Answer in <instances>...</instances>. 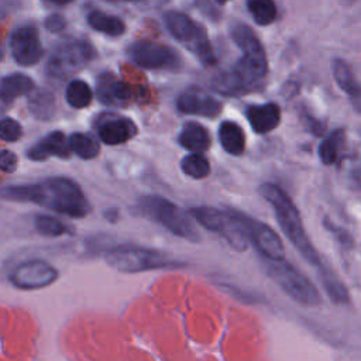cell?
<instances>
[{
    "instance_id": "6da1fadb",
    "label": "cell",
    "mask_w": 361,
    "mask_h": 361,
    "mask_svg": "<svg viewBox=\"0 0 361 361\" xmlns=\"http://www.w3.org/2000/svg\"><path fill=\"white\" fill-rule=\"evenodd\" d=\"M0 199L20 203H35L59 214L82 219L92 206L82 188L68 176H49L35 183L0 188Z\"/></svg>"
},
{
    "instance_id": "7a4b0ae2",
    "label": "cell",
    "mask_w": 361,
    "mask_h": 361,
    "mask_svg": "<svg viewBox=\"0 0 361 361\" xmlns=\"http://www.w3.org/2000/svg\"><path fill=\"white\" fill-rule=\"evenodd\" d=\"M259 193L272 206L279 227L282 228L288 240L293 244V247L302 254V257L307 262L319 267L322 262L320 257L306 234L299 210L296 209L292 199L286 195V192L281 186L267 182L259 186Z\"/></svg>"
},
{
    "instance_id": "3957f363",
    "label": "cell",
    "mask_w": 361,
    "mask_h": 361,
    "mask_svg": "<svg viewBox=\"0 0 361 361\" xmlns=\"http://www.w3.org/2000/svg\"><path fill=\"white\" fill-rule=\"evenodd\" d=\"M135 210L140 216L158 223L176 237L192 243L200 241V234L192 220V216L162 196L147 195L140 197L135 204Z\"/></svg>"
},
{
    "instance_id": "277c9868",
    "label": "cell",
    "mask_w": 361,
    "mask_h": 361,
    "mask_svg": "<svg viewBox=\"0 0 361 361\" xmlns=\"http://www.w3.org/2000/svg\"><path fill=\"white\" fill-rule=\"evenodd\" d=\"M104 261L110 268L124 274L185 267L183 261L172 258L162 251L134 244H118L110 247L104 252Z\"/></svg>"
},
{
    "instance_id": "5b68a950",
    "label": "cell",
    "mask_w": 361,
    "mask_h": 361,
    "mask_svg": "<svg viewBox=\"0 0 361 361\" xmlns=\"http://www.w3.org/2000/svg\"><path fill=\"white\" fill-rule=\"evenodd\" d=\"M264 267L269 278L295 302L303 306H316L320 303L317 288L285 258L265 259Z\"/></svg>"
},
{
    "instance_id": "8992f818",
    "label": "cell",
    "mask_w": 361,
    "mask_h": 361,
    "mask_svg": "<svg viewBox=\"0 0 361 361\" xmlns=\"http://www.w3.org/2000/svg\"><path fill=\"white\" fill-rule=\"evenodd\" d=\"M189 214L204 228L223 237L228 245L235 251H245L248 248V238L244 233L243 226L234 216L231 209L219 210L214 207L199 206L192 207Z\"/></svg>"
},
{
    "instance_id": "52a82bcc",
    "label": "cell",
    "mask_w": 361,
    "mask_h": 361,
    "mask_svg": "<svg viewBox=\"0 0 361 361\" xmlns=\"http://www.w3.org/2000/svg\"><path fill=\"white\" fill-rule=\"evenodd\" d=\"M94 56L96 51L87 41L65 39L54 48L47 62V73L56 79L69 78L80 71Z\"/></svg>"
},
{
    "instance_id": "ba28073f",
    "label": "cell",
    "mask_w": 361,
    "mask_h": 361,
    "mask_svg": "<svg viewBox=\"0 0 361 361\" xmlns=\"http://www.w3.org/2000/svg\"><path fill=\"white\" fill-rule=\"evenodd\" d=\"M164 23L172 37L179 42L188 44L202 63H209L214 59L216 54L207 39L204 28L196 24L189 16L179 11H168L164 14Z\"/></svg>"
},
{
    "instance_id": "9c48e42d",
    "label": "cell",
    "mask_w": 361,
    "mask_h": 361,
    "mask_svg": "<svg viewBox=\"0 0 361 361\" xmlns=\"http://www.w3.org/2000/svg\"><path fill=\"white\" fill-rule=\"evenodd\" d=\"M237 220L244 228V233L250 243L254 244L258 254L265 259L285 258V248L279 235L267 224L257 219H252L241 212L231 209Z\"/></svg>"
},
{
    "instance_id": "30bf717a",
    "label": "cell",
    "mask_w": 361,
    "mask_h": 361,
    "mask_svg": "<svg viewBox=\"0 0 361 361\" xmlns=\"http://www.w3.org/2000/svg\"><path fill=\"white\" fill-rule=\"evenodd\" d=\"M127 55L133 63L144 69H179L182 62L179 55L169 47L151 42L137 41L127 48Z\"/></svg>"
},
{
    "instance_id": "8fae6325",
    "label": "cell",
    "mask_w": 361,
    "mask_h": 361,
    "mask_svg": "<svg viewBox=\"0 0 361 361\" xmlns=\"http://www.w3.org/2000/svg\"><path fill=\"white\" fill-rule=\"evenodd\" d=\"M59 278L58 269L45 259L34 258L18 264L10 274L8 281L13 286L23 290L44 289Z\"/></svg>"
},
{
    "instance_id": "7c38bea8",
    "label": "cell",
    "mask_w": 361,
    "mask_h": 361,
    "mask_svg": "<svg viewBox=\"0 0 361 361\" xmlns=\"http://www.w3.org/2000/svg\"><path fill=\"white\" fill-rule=\"evenodd\" d=\"M10 49L18 65L31 66L37 63L44 55L38 30L34 25H21L14 30L10 37Z\"/></svg>"
},
{
    "instance_id": "4fadbf2b",
    "label": "cell",
    "mask_w": 361,
    "mask_h": 361,
    "mask_svg": "<svg viewBox=\"0 0 361 361\" xmlns=\"http://www.w3.org/2000/svg\"><path fill=\"white\" fill-rule=\"evenodd\" d=\"M176 107L185 114H196L213 118L220 110L221 104L212 96L199 89H186L176 99Z\"/></svg>"
},
{
    "instance_id": "5bb4252c",
    "label": "cell",
    "mask_w": 361,
    "mask_h": 361,
    "mask_svg": "<svg viewBox=\"0 0 361 361\" xmlns=\"http://www.w3.org/2000/svg\"><path fill=\"white\" fill-rule=\"evenodd\" d=\"M71 147L62 131H52L41 138L35 145L28 148L27 157L31 161H45L51 157L66 159L71 157Z\"/></svg>"
},
{
    "instance_id": "9a60e30c",
    "label": "cell",
    "mask_w": 361,
    "mask_h": 361,
    "mask_svg": "<svg viewBox=\"0 0 361 361\" xmlns=\"http://www.w3.org/2000/svg\"><path fill=\"white\" fill-rule=\"evenodd\" d=\"M97 97L107 106L120 107L131 99V89L127 83L118 80L113 73H102L96 82Z\"/></svg>"
},
{
    "instance_id": "2e32d148",
    "label": "cell",
    "mask_w": 361,
    "mask_h": 361,
    "mask_svg": "<svg viewBox=\"0 0 361 361\" xmlns=\"http://www.w3.org/2000/svg\"><path fill=\"white\" fill-rule=\"evenodd\" d=\"M137 134L135 124L126 117L103 118L97 126V135L106 145H118Z\"/></svg>"
},
{
    "instance_id": "e0dca14e",
    "label": "cell",
    "mask_w": 361,
    "mask_h": 361,
    "mask_svg": "<svg viewBox=\"0 0 361 361\" xmlns=\"http://www.w3.org/2000/svg\"><path fill=\"white\" fill-rule=\"evenodd\" d=\"M245 116L255 133L265 134L278 127L281 121V109L275 103L251 104L247 107Z\"/></svg>"
},
{
    "instance_id": "ac0fdd59",
    "label": "cell",
    "mask_w": 361,
    "mask_h": 361,
    "mask_svg": "<svg viewBox=\"0 0 361 361\" xmlns=\"http://www.w3.org/2000/svg\"><path fill=\"white\" fill-rule=\"evenodd\" d=\"M230 32H231L233 41L243 51L244 54L243 56L257 59V61H267V55L261 41L248 25L237 23L231 27Z\"/></svg>"
},
{
    "instance_id": "d6986e66",
    "label": "cell",
    "mask_w": 361,
    "mask_h": 361,
    "mask_svg": "<svg viewBox=\"0 0 361 361\" xmlns=\"http://www.w3.org/2000/svg\"><path fill=\"white\" fill-rule=\"evenodd\" d=\"M331 73H333L334 80L338 85V87L351 97L354 107L358 111H361V86L354 79V75H353L350 66L347 65V62H344L340 58L333 59Z\"/></svg>"
},
{
    "instance_id": "ffe728a7",
    "label": "cell",
    "mask_w": 361,
    "mask_h": 361,
    "mask_svg": "<svg viewBox=\"0 0 361 361\" xmlns=\"http://www.w3.org/2000/svg\"><path fill=\"white\" fill-rule=\"evenodd\" d=\"M179 144L192 152H204L210 147V135L207 130L193 121H189L183 126L179 134Z\"/></svg>"
},
{
    "instance_id": "44dd1931",
    "label": "cell",
    "mask_w": 361,
    "mask_h": 361,
    "mask_svg": "<svg viewBox=\"0 0 361 361\" xmlns=\"http://www.w3.org/2000/svg\"><path fill=\"white\" fill-rule=\"evenodd\" d=\"M34 82L24 73H11L0 80V97L4 103H10L14 99L31 93Z\"/></svg>"
},
{
    "instance_id": "7402d4cb",
    "label": "cell",
    "mask_w": 361,
    "mask_h": 361,
    "mask_svg": "<svg viewBox=\"0 0 361 361\" xmlns=\"http://www.w3.org/2000/svg\"><path fill=\"white\" fill-rule=\"evenodd\" d=\"M219 140L223 149L231 155H241L245 148L243 128L234 121H223L219 127Z\"/></svg>"
},
{
    "instance_id": "603a6c76",
    "label": "cell",
    "mask_w": 361,
    "mask_h": 361,
    "mask_svg": "<svg viewBox=\"0 0 361 361\" xmlns=\"http://www.w3.org/2000/svg\"><path fill=\"white\" fill-rule=\"evenodd\" d=\"M30 113L37 120H51L55 114V99L48 90H32L28 97Z\"/></svg>"
},
{
    "instance_id": "cb8c5ba5",
    "label": "cell",
    "mask_w": 361,
    "mask_h": 361,
    "mask_svg": "<svg viewBox=\"0 0 361 361\" xmlns=\"http://www.w3.org/2000/svg\"><path fill=\"white\" fill-rule=\"evenodd\" d=\"M87 24L93 30L99 32H104L106 35H110V37H120L126 31V25L123 20H120L118 17L106 14L100 10H94L89 13Z\"/></svg>"
},
{
    "instance_id": "d4e9b609",
    "label": "cell",
    "mask_w": 361,
    "mask_h": 361,
    "mask_svg": "<svg viewBox=\"0 0 361 361\" xmlns=\"http://www.w3.org/2000/svg\"><path fill=\"white\" fill-rule=\"evenodd\" d=\"M320 268V279L323 282L324 290L329 295V298L338 305H345L350 302V295L348 290L345 288V285L337 278V275L329 269L327 267H324L322 262L319 265Z\"/></svg>"
},
{
    "instance_id": "484cf974",
    "label": "cell",
    "mask_w": 361,
    "mask_h": 361,
    "mask_svg": "<svg viewBox=\"0 0 361 361\" xmlns=\"http://www.w3.org/2000/svg\"><path fill=\"white\" fill-rule=\"evenodd\" d=\"M344 131L341 128H337L320 142L319 158L324 165H333L338 159L340 151L344 145Z\"/></svg>"
},
{
    "instance_id": "4316f807",
    "label": "cell",
    "mask_w": 361,
    "mask_h": 361,
    "mask_svg": "<svg viewBox=\"0 0 361 361\" xmlns=\"http://www.w3.org/2000/svg\"><path fill=\"white\" fill-rule=\"evenodd\" d=\"M68 141H69L71 151L75 152L82 159H93L100 152L99 142L87 134L73 133V134H71Z\"/></svg>"
},
{
    "instance_id": "83f0119b",
    "label": "cell",
    "mask_w": 361,
    "mask_h": 361,
    "mask_svg": "<svg viewBox=\"0 0 361 361\" xmlns=\"http://www.w3.org/2000/svg\"><path fill=\"white\" fill-rule=\"evenodd\" d=\"M65 97H66V102L73 109H83L90 104V102L93 99V92L86 82H83L80 79H75V80L69 82V85L66 87Z\"/></svg>"
},
{
    "instance_id": "f1b7e54d",
    "label": "cell",
    "mask_w": 361,
    "mask_h": 361,
    "mask_svg": "<svg viewBox=\"0 0 361 361\" xmlns=\"http://www.w3.org/2000/svg\"><path fill=\"white\" fill-rule=\"evenodd\" d=\"M248 10L259 25H269L276 20L278 11L274 0H248Z\"/></svg>"
},
{
    "instance_id": "f546056e",
    "label": "cell",
    "mask_w": 361,
    "mask_h": 361,
    "mask_svg": "<svg viewBox=\"0 0 361 361\" xmlns=\"http://www.w3.org/2000/svg\"><path fill=\"white\" fill-rule=\"evenodd\" d=\"M180 169L189 178L203 179L210 173V164L200 152H193L182 159Z\"/></svg>"
},
{
    "instance_id": "4dcf8cb0",
    "label": "cell",
    "mask_w": 361,
    "mask_h": 361,
    "mask_svg": "<svg viewBox=\"0 0 361 361\" xmlns=\"http://www.w3.org/2000/svg\"><path fill=\"white\" fill-rule=\"evenodd\" d=\"M34 227L45 237H61L69 233V227L62 220L49 214H37L34 219Z\"/></svg>"
},
{
    "instance_id": "1f68e13d",
    "label": "cell",
    "mask_w": 361,
    "mask_h": 361,
    "mask_svg": "<svg viewBox=\"0 0 361 361\" xmlns=\"http://www.w3.org/2000/svg\"><path fill=\"white\" fill-rule=\"evenodd\" d=\"M23 135V128L14 118L6 117L0 120V140L7 142H16Z\"/></svg>"
},
{
    "instance_id": "d6a6232c",
    "label": "cell",
    "mask_w": 361,
    "mask_h": 361,
    "mask_svg": "<svg viewBox=\"0 0 361 361\" xmlns=\"http://www.w3.org/2000/svg\"><path fill=\"white\" fill-rule=\"evenodd\" d=\"M18 158L10 149H0V171L6 173H11L17 169Z\"/></svg>"
},
{
    "instance_id": "836d02e7",
    "label": "cell",
    "mask_w": 361,
    "mask_h": 361,
    "mask_svg": "<svg viewBox=\"0 0 361 361\" xmlns=\"http://www.w3.org/2000/svg\"><path fill=\"white\" fill-rule=\"evenodd\" d=\"M324 227L327 228V230H330V233L336 237V240L341 244V245H344V247H353V238H351V235L344 230V228H341V227H337L336 224H333L331 221H329V220H324Z\"/></svg>"
},
{
    "instance_id": "e575fe53",
    "label": "cell",
    "mask_w": 361,
    "mask_h": 361,
    "mask_svg": "<svg viewBox=\"0 0 361 361\" xmlns=\"http://www.w3.org/2000/svg\"><path fill=\"white\" fill-rule=\"evenodd\" d=\"M44 25H45V28H47L48 31H51V32H59V31L65 30V27H66V20H65V17L61 16V14H51V16H48V17L45 18Z\"/></svg>"
},
{
    "instance_id": "d590c367",
    "label": "cell",
    "mask_w": 361,
    "mask_h": 361,
    "mask_svg": "<svg viewBox=\"0 0 361 361\" xmlns=\"http://www.w3.org/2000/svg\"><path fill=\"white\" fill-rule=\"evenodd\" d=\"M306 123H307V127L309 130L316 134V135H320L323 131H324V124L320 123L319 120L313 118L312 116H306Z\"/></svg>"
},
{
    "instance_id": "8d00e7d4",
    "label": "cell",
    "mask_w": 361,
    "mask_h": 361,
    "mask_svg": "<svg viewBox=\"0 0 361 361\" xmlns=\"http://www.w3.org/2000/svg\"><path fill=\"white\" fill-rule=\"evenodd\" d=\"M117 214H118L117 209H109V210L104 213V216H106V219H107L109 221H116Z\"/></svg>"
},
{
    "instance_id": "74e56055",
    "label": "cell",
    "mask_w": 361,
    "mask_h": 361,
    "mask_svg": "<svg viewBox=\"0 0 361 361\" xmlns=\"http://www.w3.org/2000/svg\"><path fill=\"white\" fill-rule=\"evenodd\" d=\"M49 1H52L55 4H66V3H71L72 0H49Z\"/></svg>"
},
{
    "instance_id": "f35d334b",
    "label": "cell",
    "mask_w": 361,
    "mask_h": 361,
    "mask_svg": "<svg viewBox=\"0 0 361 361\" xmlns=\"http://www.w3.org/2000/svg\"><path fill=\"white\" fill-rule=\"evenodd\" d=\"M4 58V48H3V44L0 42V61H3Z\"/></svg>"
},
{
    "instance_id": "ab89813d",
    "label": "cell",
    "mask_w": 361,
    "mask_h": 361,
    "mask_svg": "<svg viewBox=\"0 0 361 361\" xmlns=\"http://www.w3.org/2000/svg\"><path fill=\"white\" fill-rule=\"evenodd\" d=\"M4 104H7V103H4V102L1 100V97H0V111L4 109Z\"/></svg>"
},
{
    "instance_id": "60d3db41",
    "label": "cell",
    "mask_w": 361,
    "mask_h": 361,
    "mask_svg": "<svg viewBox=\"0 0 361 361\" xmlns=\"http://www.w3.org/2000/svg\"><path fill=\"white\" fill-rule=\"evenodd\" d=\"M217 3H220V4H226L227 1H230V0H216Z\"/></svg>"
}]
</instances>
